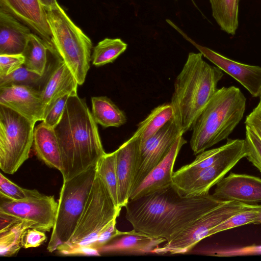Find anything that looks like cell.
<instances>
[{"label": "cell", "instance_id": "obj_1", "mask_svg": "<svg viewBox=\"0 0 261 261\" xmlns=\"http://www.w3.org/2000/svg\"><path fill=\"white\" fill-rule=\"evenodd\" d=\"M224 201L210 194L181 196L173 186L133 200L124 206L133 228L169 242L206 213Z\"/></svg>", "mask_w": 261, "mask_h": 261}, {"label": "cell", "instance_id": "obj_2", "mask_svg": "<svg viewBox=\"0 0 261 261\" xmlns=\"http://www.w3.org/2000/svg\"><path fill=\"white\" fill-rule=\"evenodd\" d=\"M54 129L60 150L63 181L96 165L106 153L97 123L77 94L69 96L63 116Z\"/></svg>", "mask_w": 261, "mask_h": 261}, {"label": "cell", "instance_id": "obj_3", "mask_svg": "<svg viewBox=\"0 0 261 261\" xmlns=\"http://www.w3.org/2000/svg\"><path fill=\"white\" fill-rule=\"evenodd\" d=\"M202 56L200 52L190 53L174 82L170 102L183 134L192 130L223 76L219 68L208 64Z\"/></svg>", "mask_w": 261, "mask_h": 261}, {"label": "cell", "instance_id": "obj_4", "mask_svg": "<svg viewBox=\"0 0 261 261\" xmlns=\"http://www.w3.org/2000/svg\"><path fill=\"white\" fill-rule=\"evenodd\" d=\"M246 98L233 86L218 89L197 118L190 141L194 155L227 138L243 118Z\"/></svg>", "mask_w": 261, "mask_h": 261}, {"label": "cell", "instance_id": "obj_5", "mask_svg": "<svg viewBox=\"0 0 261 261\" xmlns=\"http://www.w3.org/2000/svg\"><path fill=\"white\" fill-rule=\"evenodd\" d=\"M45 9L54 47L59 58L74 76L79 85H82L90 67L91 40L59 5Z\"/></svg>", "mask_w": 261, "mask_h": 261}, {"label": "cell", "instance_id": "obj_6", "mask_svg": "<svg viewBox=\"0 0 261 261\" xmlns=\"http://www.w3.org/2000/svg\"><path fill=\"white\" fill-rule=\"evenodd\" d=\"M96 164L63 181L56 222L47 247L49 252L56 251L60 245L68 242L72 237L95 179Z\"/></svg>", "mask_w": 261, "mask_h": 261}, {"label": "cell", "instance_id": "obj_7", "mask_svg": "<svg viewBox=\"0 0 261 261\" xmlns=\"http://www.w3.org/2000/svg\"><path fill=\"white\" fill-rule=\"evenodd\" d=\"M35 123L0 104V168L5 173L14 174L29 159Z\"/></svg>", "mask_w": 261, "mask_h": 261}, {"label": "cell", "instance_id": "obj_8", "mask_svg": "<svg viewBox=\"0 0 261 261\" xmlns=\"http://www.w3.org/2000/svg\"><path fill=\"white\" fill-rule=\"evenodd\" d=\"M121 210L115 204L96 172L83 211L69 242L92 247L99 234L116 221Z\"/></svg>", "mask_w": 261, "mask_h": 261}, {"label": "cell", "instance_id": "obj_9", "mask_svg": "<svg viewBox=\"0 0 261 261\" xmlns=\"http://www.w3.org/2000/svg\"><path fill=\"white\" fill-rule=\"evenodd\" d=\"M251 205L236 201H224L202 215L172 241L155 249L153 253L175 254L189 252L200 241L210 237L213 229Z\"/></svg>", "mask_w": 261, "mask_h": 261}, {"label": "cell", "instance_id": "obj_10", "mask_svg": "<svg viewBox=\"0 0 261 261\" xmlns=\"http://www.w3.org/2000/svg\"><path fill=\"white\" fill-rule=\"evenodd\" d=\"M245 139H236L230 148L212 165L184 179L172 182L179 193L185 197H195L210 194L209 191L246 157Z\"/></svg>", "mask_w": 261, "mask_h": 261}, {"label": "cell", "instance_id": "obj_11", "mask_svg": "<svg viewBox=\"0 0 261 261\" xmlns=\"http://www.w3.org/2000/svg\"><path fill=\"white\" fill-rule=\"evenodd\" d=\"M0 197V213L28 222L32 225V228L44 232L53 229L58 206L54 196L41 194L21 200L2 194Z\"/></svg>", "mask_w": 261, "mask_h": 261}, {"label": "cell", "instance_id": "obj_12", "mask_svg": "<svg viewBox=\"0 0 261 261\" xmlns=\"http://www.w3.org/2000/svg\"><path fill=\"white\" fill-rule=\"evenodd\" d=\"M183 134L179 124L173 117L151 137L144 141L139 140L136 173L132 191L164 159L176 139Z\"/></svg>", "mask_w": 261, "mask_h": 261}, {"label": "cell", "instance_id": "obj_13", "mask_svg": "<svg viewBox=\"0 0 261 261\" xmlns=\"http://www.w3.org/2000/svg\"><path fill=\"white\" fill-rule=\"evenodd\" d=\"M167 22L193 44L203 57L240 83L253 97L261 93V67L232 60L213 50L197 43L170 20Z\"/></svg>", "mask_w": 261, "mask_h": 261}, {"label": "cell", "instance_id": "obj_14", "mask_svg": "<svg viewBox=\"0 0 261 261\" xmlns=\"http://www.w3.org/2000/svg\"><path fill=\"white\" fill-rule=\"evenodd\" d=\"M0 10L16 18L44 40L56 54L45 8L39 0H0Z\"/></svg>", "mask_w": 261, "mask_h": 261}, {"label": "cell", "instance_id": "obj_15", "mask_svg": "<svg viewBox=\"0 0 261 261\" xmlns=\"http://www.w3.org/2000/svg\"><path fill=\"white\" fill-rule=\"evenodd\" d=\"M0 104L33 122L43 119L45 110L40 90L34 87L12 85L0 87Z\"/></svg>", "mask_w": 261, "mask_h": 261}, {"label": "cell", "instance_id": "obj_16", "mask_svg": "<svg viewBox=\"0 0 261 261\" xmlns=\"http://www.w3.org/2000/svg\"><path fill=\"white\" fill-rule=\"evenodd\" d=\"M222 201L253 204L261 202V178L246 174L230 173L217 184L212 194Z\"/></svg>", "mask_w": 261, "mask_h": 261}, {"label": "cell", "instance_id": "obj_17", "mask_svg": "<svg viewBox=\"0 0 261 261\" xmlns=\"http://www.w3.org/2000/svg\"><path fill=\"white\" fill-rule=\"evenodd\" d=\"M187 141L180 135L164 159L155 166L130 194L129 200L164 190L172 185L173 168L178 154Z\"/></svg>", "mask_w": 261, "mask_h": 261}, {"label": "cell", "instance_id": "obj_18", "mask_svg": "<svg viewBox=\"0 0 261 261\" xmlns=\"http://www.w3.org/2000/svg\"><path fill=\"white\" fill-rule=\"evenodd\" d=\"M139 145V139L130 138L115 150L118 206L121 208L129 201L133 190Z\"/></svg>", "mask_w": 261, "mask_h": 261}, {"label": "cell", "instance_id": "obj_19", "mask_svg": "<svg viewBox=\"0 0 261 261\" xmlns=\"http://www.w3.org/2000/svg\"><path fill=\"white\" fill-rule=\"evenodd\" d=\"M166 240L152 237L134 229L121 231L105 245L97 248L100 253L146 254L153 253Z\"/></svg>", "mask_w": 261, "mask_h": 261}, {"label": "cell", "instance_id": "obj_20", "mask_svg": "<svg viewBox=\"0 0 261 261\" xmlns=\"http://www.w3.org/2000/svg\"><path fill=\"white\" fill-rule=\"evenodd\" d=\"M78 85L71 71L60 59L40 90L45 111L60 97L77 94Z\"/></svg>", "mask_w": 261, "mask_h": 261}, {"label": "cell", "instance_id": "obj_21", "mask_svg": "<svg viewBox=\"0 0 261 261\" xmlns=\"http://www.w3.org/2000/svg\"><path fill=\"white\" fill-rule=\"evenodd\" d=\"M31 33L29 27L0 10V55L22 54Z\"/></svg>", "mask_w": 261, "mask_h": 261}, {"label": "cell", "instance_id": "obj_22", "mask_svg": "<svg viewBox=\"0 0 261 261\" xmlns=\"http://www.w3.org/2000/svg\"><path fill=\"white\" fill-rule=\"evenodd\" d=\"M33 147L39 159L47 166L61 170L60 150L54 128L42 121L37 125L34 130Z\"/></svg>", "mask_w": 261, "mask_h": 261}, {"label": "cell", "instance_id": "obj_23", "mask_svg": "<svg viewBox=\"0 0 261 261\" xmlns=\"http://www.w3.org/2000/svg\"><path fill=\"white\" fill-rule=\"evenodd\" d=\"M92 115L97 124L103 127H119L127 120L126 115L107 96L91 98Z\"/></svg>", "mask_w": 261, "mask_h": 261}, {"label": "cell", "instance_id": "obj_24", "mask_svg": "<svg viewBox=\"0 0 261 261\" xmlns=\"http://www.w3.org/2000/svg\"><path fill=\"white\" fill-rule=\"evenodd\" d=\"M173 107L170 103L161 105L153 109L150 114L140 122L132 139L144 141L156 133L174 117Z\"/></svg>", "mask_w": 261, "mask_h": 261}, {"label": "cell", "instance_id": "obj_25", "mask_svg": "<svg viewBox=\"0 0 261 261\" xmlns=\"http://www.w3.org/2000/svg\"><path fill=\"white\" fill-rule=\"evenodd\" d=\"M47 51L50 53V48L45 41L32 33L22 54L24 57L23 65L29 70L44 75L47 61Z\"/></svg>", "mask_w": 261, "mask_h": 261}, {"label": "cell", "instance_id": "obj_26", "mask_svg": "<svg viewBox=\"0 0 261 261\" xmlns=\"http://www.w3.org/2000/svg\"><path fill=\"white\" fill-rule=\"evenodd\" d=\"M233 142L234 139H227L224 145L217 148L205 150L198 154L193 162L174 172L172 182L187 178L212 165L230 148Z\"/></svg>", "mask_w": 261, "mask_h": 261}, {"label": "cell", "instance_id": "obj_27", "mask_svg": "<svg viewBox=\"0 0 261 261\" xmlns=\"http://www.w3.org/2000/svg\"><path fill=\"white\" fill-rule=\"evenodd\" d=\"M212 15L220 29L233 35L239 25V7L240 0H209Z\"/></svg>", "mask_w": 261, "mask_h": 261}, {"label": "cell", "instance_id": "obj_28", "mask_svg": "<svg viewBox=\"0 0 261 261\" xmlns=\"http://www.w3.org/2000/svg\"><path fill=\"white\" fill-rule=\"evenodd\" d=\"M127 47V44L120 38H106L93 48L92 64L100 66L112 63L125 51Z\"/></svg>", "mask_w": 261, "mask_h": 261}, {"label": "cell", "instance_id": "obj_29", "mask_svg": "<svg viewBox=\"0 0 261 261\" xmlns=\"http://www.w3.org/2000/svg\"><path fill=\"white\" fill-rule=\"evenodd\" d=\"M96 171L115 204L117 207H120L118 206V179L115 151L111 153H106L99 159L96 164Z\"/></svg>", "mask_w": 261, "mask_h": 261}, {"label": "cell", "instance_id": "obj_30", "mask_svg": "<svg viewBox=\"0 0 261 261\" xmlns=\"http://www.w3.org/2000/svg\"><path fill=\"white\" fill-rule=\"evenodd\" d=\"M32 228V225L21 221L9 229L0 232V254L11 256L18 253L22 247L21 239L24 231Z\"/></svg>", "mask_w": 261, "mask_h": 261}, {"label": "cell", "instance_id": "obj_31", "mask_svg": "<svg viewBox=\"0 0 261 261\" xmlns=\"http://www.w3.org/2000/svg\"><path fill=\"white\" fill-rule=\"evenodd\" d=\"M260 209V204H253L217 226L210 232V236L239 226L253 224Z\"/></svg>", "mask_w": 261, "mask_h": 261}, {"label": "cell", "instance_id": "obj_32", "mask_svg": "<svg viewBox=\"0 0 261 261\" xmlns=\"http://www.w3.org/2000/svg\"><path fill=\"white\" fill-rule=\"evenodd\" d=\"M43 76L29 70L23 65L10 74L1 76L0 87L12 85L33 87V85L38 84L42 80Z\"/></svg>", "mask_w": 261, "mask_h": 261}, {"label": "cell", "instance_id": "obj_33", "mask_svg": "<svg viewBox=\"0 0 261 261\" xmlns=\"http://www.w3.org/2000/svg\"><path fill=\"white\" fill-rule=\"evenodd\" d=\"M0 194L15 200H21L41 195L37 190L21 188L0 173Z\"/></svg>", "mask_w": 261, "mask_h": 261}, {"label": "cell", "instance_id": "obj_34", "mask_svg": "<svg viewBox=\"0 0 261 261\" xmlns=\"http://www.w3.org/2000/svg\"><path fill=\"white\" fill-rule=\"evenodd\" d=\"M247 154L246 158L261 173V140L249 127L246 126Z\"/></svg>", "mask_w": 261, "mask_h": 261}, {"label": "cell", "instance_id": "obj_35", "mask_svg": "<svg viewBox=\"0 0 261 261\" xmlns=\"http://www.w3.org/2000/svg\"><path fill=\"white\" fill-rule=\"evenodd\" d=\"M70 95H71L66 94L60 97L45 110L43 119L42 121L45 125L54 128L59 122Z\"/></svg>", "mask_w": 261, "mask_h": 261}, {"label": "cell", "instance_id": "obj_36", "mask_svg": "<svg viewBox=\"0 0 261 261\" xmlns=\"http://www.w3.org/2000/svg\"><path fill=\"white\" fill-rule=\"evenodd\" d=\"M56 250L59 253L64 255H100V253L96 248L69 242L60 245Z\"/></svg>", "mask_w": 261, "mask_h": 261}, {"label": "cell", "instance_id": "obj_37", "mask_svg": "<svg viewBox=\"0 0 261 261\" xmlns=\"http://www.w3.org/2000/svg\"><path fill=\"white\" fill-rule=\"evenodd\" d=\"M24 63V57L22 54L0 55V77L10 74Z\"/></svg>", "mask_w": 261, "mask_h": 261}, {"label": "cell", "instance_id": "obj_38", "mask_svg": "<svg viewBox=\"0 0 261 261\" xmlns=\"http://www.w3.org/2000/svg\"><path fill=\"white\" fill-rule=\"evenodd\" d=\"M203 253L218 256L261 254V245H252L240 248L221 250H203Z\"/></svg>", "mask_w": 261, "mask_h": 261}, {"label": "cell", "instance_id": "obj_39", "mask_svg": "<svg viewBox=\"0 0 261 261\" xmlns=\"http://www.w3.org/2000/svg\"><path fill=\"white\" fill-rule=\"evenodd\" d=\"M45 232L35 228L26 229L22 236V247L25 249L37 247L46 241Z\"/></svg>", "mask_w": 261, "mask_h": 261}, {"label": "cell", "instance_id": "obj_40", "mask_svg": "<svg viewBox=\"0 0 261 261\" xmlns=\"http://www.w3.org/2000/svg\"><path fill=\"white\" fill-rule=\"evenodd\" d=\"M245 126L251 129L261 140V102L247 116Z\"/></svg>", "mask_w": 261, "mask_h": 261}, {"label": "cell", "instance_id": "obj_41", "mask_svg": "<svg viewBox=\"0 0 261 261\" xmlns=\"http://www.w3.org/2000/svg\"><path fill=\"white\" fill-rule=\"evenodd\" d=\"M116 221H115L102 231L93 244L92 247L97 249L107 244L116 236L119 235L121 231L116 228Z\"/></svg>", "mask_w": 261, "mask_h": 261}, {"label": "cell", "instance_id": "obj_42", "mask_svg": "<svg viewBox=\"0 0 261 261\" xmlns=\"http://www.w3.org/2000/svg\"><path fill=\"white\" fill-rule=\"evenodd\" d=\"M45 9H49L57 7L59 4L57 0H39Z\"/></svg>", "mask_w": 261, "mask_h": 261}, {"label": "cell", "instance_id": "obj_43", "mask_svg": "<svg viewBox=\"0 0 261 261\" xmlns=\"http://www.w3.org/2000/svg\"><path fill=\"white\" fill-rule=\"evenodd\" d=\"M260 209L258 213V214L255 219V221L253 222V224H261V204H260Z\"/></svg>", "mask_w": 261, "mask_h": 261}, {"label": "cell", "instance_id": "obj_44", "mask_svg": "<svg viewBox=\"0 0 261 261\" xmlns=\"http://www.w3.org/2000/svg\"><path fill=\"white\" fill-rule=\"evenodd\" d=\"M175 1H177V0H175ZM191 1L192 2V3H193V4H194V6H195L196 8H197V6H196V4H195V3L194 1V0H191Z\"/></svg>", "mask_w": 261, "mask_h": 261}, {"label": "cell", "instance_id": "obj_45", "mask_svg": "<svg viewBox=\"0 0 261 261\" xmlns=\"http://www.w3.org/2000/svg\"><path fill=\"white\" fill-rule=\"evenodd\" d=\"M259 97H260L259 101L261 102V93H260V94L259 95Z\"/></svg>", "mask_w": 261, "mask_h": 261}]
</instances>
